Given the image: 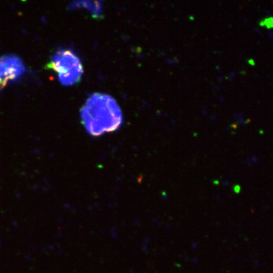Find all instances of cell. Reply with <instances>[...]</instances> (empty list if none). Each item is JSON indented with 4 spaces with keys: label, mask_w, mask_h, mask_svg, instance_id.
Segmentation results:
<instances>
[{
    "label": "cell",
    "mask_w": 273,
    "mask_h": 273,
    "mask_svg": "<svg viewBox=\"0 0 273 273\" xmlns=\"http://www.w3.org/2000/svg\"><path fill=\"white\" fill-rule=\"evenodd\" d=\"M46 67L54 71L63 86H72L79 83L84 73L81 60L70 49L58 48L51 58Z\"/></svg>",
    "instance_id": "obj_2"
},
{
    "label": "cell",
    "mask_w": 273,
    "mask_h": 273,
    "mask_svg": "<svg viewBox=\"0 0 273 273\" xmlns=\"http://www.w3.org/2000/svg\"><path fill=\"white\" fill-rule=\"evenodd\" d=\"M25 68L19 58L15 56H3L0 58V90L8 83L20 79Z\"/></svg>",
    "instance_id": "obj_3"
},
{
    "label": "cell",
    "mask_w": 273,
    "mask_h": 273,
    "mask_svg": "<svg viewBox=\"0 0 273 273\" xmlns=\"http://www.w3.org/2000/svg\"><path fill=\"white\" fill-rule=\"evenodd\" d=\"M70 8L73 10L83 8L96 18L101 17L103 12V5L101 2H75L70 4Z\"/></svg>",
    "instance_id": "obj_4"
},
{
    "label": "cell",
    "mask_w": 273,
    "mask_h": 273,
    "mask_svg": "<svg viewBox=\"0 0 273 273\" xmlns=\"http://www.w3.org/2000/svg\"><path fill=\"white\" fill-rule=\"evenodd\" d=\"M248 63L250 64L251 65H253V66H254V65H255L254 60H248Z\"/></svg>",
    "instance_id": "obj_6"
},
{
    "label": "cell",
    "mask_w": 273,
    "mask_h": 273,
    "mask_svg": "<svg viewBox=\"0 0 273 273\" xmlns=\"http://www.w3.org/2000/svg\"><path fill=\"white\" fill-rule=\"evenodd\" d=\"M261 26L266 25L267 29L273 28V17H269L266 18L264 21H262L259 23Z\"/></svg>",
    "instance_id": "obj_5"
},
{
    "label": "cell",
    "mask_w": 273,
    "mask_h": 273,
    "mask_svg": "<svg viewBox=\"0 0 273 273\" xmlns=\"http://www.w3.org/2000/svg\"><path fill=\"white\" fill-rule=\"evenodd\" d=\"M81 118L86 131L94 136L118 130L123 123L118 103L103 93H94L89 97L81 110Z\"/></svg>",
    "instance_id": "obj_1"
},
{
    "label": "cell",
    "mask_w": 273,
    "mask_h": 273,
    "mask_svg": "<svg viewBox=\"0 0 273 273\" xmlns=\"http://www.w3.org/2000/svg\"><path fill=\"white\" fill-rule=\"evenodd\" d=\"M240 188L239 186H236V187H235V192L238 193L239 191H240Z\"/></svg>",
    "instance_id": "obj_7"
}]
</instances>
